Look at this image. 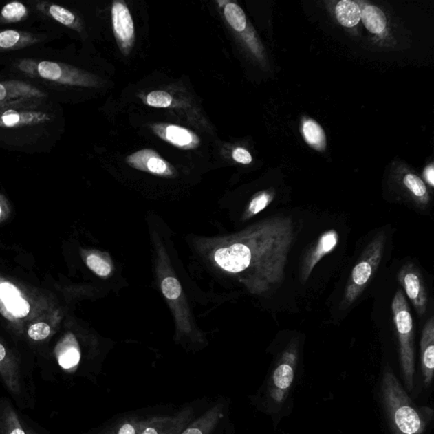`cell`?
Returning a JSON list of instances; mask_svg holds the SVG:
<instances>
[{
  "instance_id": "obj_19",
  "label": "cell",
  "mask_w": 434,
  "mask_h": 434,
  "mask_svg": "<svg viewBox=\"0 0 434 434\" xmlns=\"http://www.w3.org/2000/svg\"><path fill=\"white\" fill-rule=\"evenodd\" d=\"M224 404L211 408L181 434H210L224 415Z\"/></svg>"
},
{
  "instance_id": "obj_34",
  "label": "cell",
  "mask_w": 434,
  "mask_h": 434,
  "mask_svg": "<svg viewBox=\"0 0 434 434\" xmlns=\"http://www.w3.org/2000/svg\"><path fill=\"white\" fill-rule=\"evenodd\" d=\"M141 426L142 421L136 420V419L126 420L120 426L116 434H140Z\"/></svg>"
},
{
  "instance_id": "obj_3",
  "label": "cell",
  "mask_w": 434,
  "mask_h": 434,
  "mask_svg": "<svg viewBox=\"0 0 434 434\" xmlns=\"http://www.w3.org/2000/svg\"><path fill=\"white\" fill-rule=\"evenodd\" d=\"M0 67L38 86L59 104L73 91L100 83L96 75L69 61L62 51L46 46L0 59Z\"/></svg>"
},
{
  "instance_id": "obj_16",
  "label": "cell",
  "mask_w": 434,
  "mask_h": 434,
  "mask_svg": "<svg viewBox=\"0 0 434 434\" xmlns=\"http://www.w3.org/2000/svg\"><path fill=\"white\" fill-rule=\"evenodd\" d=\"M20 412L10 397H0V434H25Z\"/></svg>"
},
{
  "instance_id": "obj_36",
  "label": "cell",
  "mask_w": 434,
  "mask_h": 434,
  "mask_svg": "<svg viewBox=\"0 0 434 434\" xmlns=\"http://www.w3.org/2000/svg\"><path fill=\"white\" fill-rule=\"evenodd\" d=\"M232 158L235 162L248 165L252 162V156L250 153L243 148H237L232 152Z\"/></svg>"
},
{
  "instance_id": "obj_28",
  "label": "cell",
  "mask_w": 434,
  "mask_h": 434,
  "mask_svg": "<svg viewBox=\"0 0 434 434\" xmlns=\"http://www.w3.org/2000/svg\"><path fill=\"white\" fill-rule=\"evenodd\" d=\"M87 265L96 274L104 278L108 276L112 272L111 264L97 254H90L87 257Z\"/></svg>"
},
{
  "instance_id": "obj_38",
  "label": "cell",
  "mask_w": 434,
  "mask_h": 434,
  "mask_svg": "<svg viewBox=\"0 0 434 434\" xmlns=\"http://www.w3.org/2000/svg\"><path fill=\"white\" fill-rule=\"evenodd\" d=\"M1 207H0V215H1Z\"/></svg>"
},
{
  "instance_id": "obj_13",
  "label": "cell",
  "mask_w": 434,
  "mask_h": 434,
  "mask_svg": "<svg viewBox=\"0 0 434 434\" xmlns=\"http://www.w3.org/2000/svg\"><path fill=\"white\" fill-rule=\"evenodd\" d=\"M38 23L34 10L28 1L13 0L0 7V28L24 27Z\"/></svg>"
},
{
  "instance_id": "obj_21",
  "label": "cell",
  "mask_w": 434,
  "mask_h": 434,
  "mask_svg": "<svg viewBox=\"0 0 434 434\" xmlns=\"http://www.w3.org/2000/svg\"><path fill=\"white\" fill-rule=\"evenodd\" d=\"M335 14L339 23L345 28H353L359 23L362 10L356 2L342 0L335 8Z\"/></svg>"
},
{
  "instance_id": "obj_11",
  "label": "cell",
  "mask_w": 434,
  "mask_h": 434,
  "mask_svg": "<svg viewBox=\"0 0 434 434\" xmlns=\"http://www.w3.org/2000/svg\"><path fill=\"white\" fill-rule=\"evenodd\" d=\"M338 239L336 230L330 229L324 232L312 246L309 248L301 263V278L303 283L307 282L314 268L321 260L336 249Z\"/></svg>"
},
{
  "instance_id": "obj_27",
  "label": "cell",
  "mask_w": 434,
  "mask_h": 434,
  "mask_svg": "<svg viewBox=\"0 0 434 434\" xmlns=\"http://www.w3.org/2000/svg\"><path fill=\"white\" fill-rule=\"evenodd\" d=\"M273 199L274 193L272 191H262L257 193L248 206L246 217L250 218L261 213L272 202Z\"/></svg>"
},
{
  "instance_id": "obj_1",
  "label": "cell",
  "mask_w": 434,
  "mask_h": 434,
  "mask_svg": "<svg viewBox=\"0 0 434 434\" xmlns=\"http://www.w3.org/2000/svg\"><path fill=\"white\" fill-rule=\"evenodd\" d=\"M294 239L290 217L268 218L217 250L215 261L238 275L251 293L264 294L283 282Z\"/></svg>"
},
{
  "instance_id": "obj_18",
  "label": "cell",
  "mask_w": 434,
  "mask_h": 434,
  "mask_svg": "<svg viewBox=\"0 0 434 434\" xmlns=\"http://www.w3.org/2000/svg\"><path fill=\"white\" fill-rule=\"evenodd\" d=\"M395 422L399 431L403 434H418L422 428L421 418L408 404L400 406L395 411Z\"/></svg>"
},
{
  "instance_id": "obj_31",
  "label": "cell",
  "mask_w": 434,
  "mask_h": 434,
  "mask_svg": "<svg viewBox=\"0 0 434 434\" xmlns=\"http://www.w3.org/2000/svg\"><path fill=\"white\" fill-rule=\"evenodd\" d=\"M8 311L16 317H24L30 312V306L23 298L17 297L3 302Z\"/></svg>"
},
{
  "instance_id": "obj_37",
  "label": "cell",
  "mask_w": 434,
  "mask_h": 434,
  "mask_svg": "<svg viewBox=\"0 0 434 434\" xmlns=\"http://www.w3.org/2000/svg\"><path fill=\"white\" fill-rule=\"evenodd\" d=\"M424 176L426 178V182H428V184L431 186V187H433L434 186V169H433V166H429L428 167H426V169L425 170V173H424Z\"/></svg>"
},
{
  "instance_id": "obj_29",
  "label": "cell",
  "mask_w": 434,
  "mask_h": 434,
  "mask_svg": "<svg viewBox=\"0 0 434 434\" xmlns=\"http://www.w3.org/2000/svg\"><path fill=\"white\" fill-rule=\"evenodd\" d=\"M145 103L155 108H169L173 103V97L164 91H153L146 97Z\"/></svg>"
},
{
  "instance_id": "obj_24",
  "label": "cell",
  "mask_w": 434,
  "mask_h": 434,
  "mask_svg": "<svg viewBox=\"0 0 434 434\" xmlns=\"http://www.w3.org/2000/svg\"><path fill=\"white\" fill-rule=\"evenodd\" d=\"M218 5L224 7V14L228 24L231 25L233 30L236 32H243L246 30L247 19L241 7L237 5L235 2L218 1Z\"/></svg>"
},
{
  "instance_id": "obj_6",
  "label": "cell",
  "mask_w": 434,
  "mask_h": 434,
  "mask_svg": "<svg viewBox=\"0 0 434 434\" xmlns=\"http://www.w3.org/2000/svg\"><path fill=\"white\" fill-rule=\"evenodd\" d=\"M392 312L400 343L401 363L406 384L411 389L414 373V326L410 306L402 290H397L393 299Z\"/></svg>"
},
{
  "instance_id": "obj_32",
  "label": "cell",
  "mask_w": 434,
  "mask_h": 434,
  "mask_svg": "<svg viewBox=\"0 0 434 434\" xmlns=\"http://www.w3.org/2000/svg\"><path fill=\"white\" fill-rule=\"evenodd\" d=\"M20 415L21 424L23 426L25 434H54L43 426H40L39 423L32 420L29 415L23 413V412H20Z\"/></svg>"
},
{
  "instance_id": "obj_2",
  "label": "cell",
  "mask_w": 434,
  "mask_h": 434,
  "mask_svg": "<svg viewBox=\"0 0 434 434\" xmlns=\"http://www.w3.org/2000/svg\"><path fill=\"white\" fill-rule=\"evenodd\" d=\"M63 131V111L52 98H34L0 109V149L5 151L50 152Z\"/></svg>"
},
{
  "instance_id": "obj_8",
  "label": "cell",
  "mask_w": 434,
  "mask_h": 434,
  "mask_svg": "<svg viewBox=\"0 0 434 434\" xmlns=\"http://www.w3.org/2000/svg\"><path fill=\"white\" fill-rule=\"evenodd\" d=\"M45 98H51L38 86L12 73L0 71V109L21 101Z\"/></svg>"
},
{
  "instance_id": "obj_20",
  "label": "cell",
  "mask_w": 434,
  "mask_h": 434,
  "mask_svg": "<svg viewBox=\"0 0 434 434\" xmlns=\"http://www.w3.org/2000/svg\"><path fill=\"white\" fill-rule=\"evenodd\" d=\"M57 365L65 376L75 374L81 360V353L76 346H63L57 350Z\"/></svg>"
},
{
  "instance_id": "obj_14",
  "label": "cell",
  "mask_w": 434,
  "mask_h": 434,
  "mask_svg": "<svg viewBox=\"0 0 434 434\" xmlns=\"http://www.w3.org/2000/svg\"><path fill=\"white\" fill-rule=\"evenodd\" d=\"M191 409H185L175 417H159L142 421L140 434H181L188 424Z\"/></svg>"
},
{
  "instance_id": "obj_30",
  "label": "cell",
  "mask_w": 434,
  "mask_h": 434,
  "mask_svg": "<svg viewBox=\"0 0 434 434\" xmlns=\"http://www.w3.org/2000/svg\"><path fill=\"white\" fill-rule=\"evenodd\" d=\"M162 290L164 295L170 301L177 300L182 294L180 281L174 276H167L162 283Z\"/></svg>"
},
{
  "instance_id": "obj_7",
  "label": "cell",
  "mask_w": 434,
  "mask_h": 434,
  "mask_svg": "<svg viewBox=\"0 0 434 434\" xmlns=\"http://www.w3.org/2000/svg\"><path fill=\"white\" fill-rule=\"evenodd\" d=\"M28 2L39 23L49 25L62 32L69 30L82 34L81 18L69 7L46 0H28Z\"/></svg>"
},
{
  "instance_id": "obj_33",
  "label": "cell",
  "mask_w": 434,
  "mask_h": 434,
  "mask_svg": "<svg viewBox=\"0 0 434 434\" xmlns=\"http://www.w3.org/2000/svg\"><path fill=\"white\" fill-rule=\"evenodd\" d=\"M50 327L46 323H36L28 329V336L34 341H41L50 336Z\"/></svg>"
},
{
  "instance_id": "obj_25",
  "label": "cell",
  "mask_w": 434,
  "mask_h": 434,
  "mask_svg": "<svg viewBox=\"0 0 434 434\" xmlns=\"http://www.w3.org/2000/svg\"><path fill=\"white\" fill-rule=\"evenodd\" d=\"M284 362L276 368L273 381L278 388L285 389L289 388L294 379V370L290 363L294 362L295 355L292 351H287L283 356Z\"/></svg>"
},
{
  "instance_id": "obj_10",
  "label": "cell",
  "mask_w": 434,
  "mask_h": 434,
  "mask_svg": "<svg viewBox=\"0 0 434 434\" xmlns=\"http://www.w3.org/2000/svg\"><path fill=\"white\" fill-rule=\"evenodd\" d=\"M111 19L119 48L125 56H129L134 45L135 29L133 17L125 2L120 0L113 2Z\"/></svg>"
},
{
  "instance_id": "obj_26",
  "label": "cell",
  "mask_w": 434,
  "mask_h": 434,
  "mask_svg": "<svg viewBox=\"0 0 434 434\" xmlns=\"http://www.w3.org/2000/svg\"><path fill=\"white\" fill-rule=\"evenodd\" d=\"M303 133L309 144L316 149H322L325 145V134L322 127L312 120H308L303 124Z\"/></svg>"
},
{
  "instance_id": "obj_35",
  "label": "cell",
  "mask_w": 434,
  "mask_h": 434,
  "mask_svg": "<svg viewBox=\"0 0 434 434\" xmlns=\"http://www.w3.org/2000/svg\"><path fill=\"white\" fill-rule=\"evenodd\" d=\"M20 296V292L12 284L8 283L0 284V299H1L3 302Z\"/></svg>"
},
{
  "instance_id": "obj_17",
  "label": "cell",
  "mask_w": 434,
  "mask_h": 434,
  "mask_svg": "<svg viewBox=\"0 0 434 434\" xmlns=\"http://www.w3.org/2000/svg\"><path fill=\"white\" fill-rule=\"evenodd\" d=\"M423 371L426 376V384L432 380L434 368V320L431 317L425 324L421 340Z\"/></svg>"
},
{
  "instance_id": "obj_22",
  "label": "cell",
  "mask_w": 434,
  "mask_h": 434,
  "mask_svg": "<svg viewBox=\"0 0 434 434\" xmlns=\"http://www.w3.org/2000/svg\"><path fill=\"white\" fill-rule=\"evenodd\" d=\"M403 184L411 193V198L419 206H426L429 203V195L425 182L413 173H408L403 178Z\"/></svg>"
},
{
  "instance_id": "obj_12",
  "label": "cell",
  "mask_w": 434,
  "mask_h": 434,
  "mask_svg": "<svg viewBox=\"0 0 434 434\" xmlns=\"http://www.w3.org/2000/svg\"><path fill=\"white\" fill-rule=\"evenodd\" d=\"M129 166L145 173L164 177H173L176 171L169 162L153 149H144L133 153L127 158Z\"/></svg>"
},
{
  "instance_id": "obj_23",
  "label": "cell",
  "mask_w": 434,
  "mask_h": 434,
  "mask_svg": "<svg viewBox=\"0 0 434 434\" xmlns=\"http://www.w3.org/2000/svg\"><path fill=\"white\" fill-rule=\"evenodd\" d=\"M365 27L373 34H381L384 30L387 19L384 12L377 6H367L362 10L360 14Z\"/></svg>"
},
{
  "instance_id": "obj_15",
  "label": "cell",
  "mask_w": 434,
  "mask_h": 434,
  "mask_svg": "<svg viewBox=\"0 0 434 434\" xmlns=\"http://www.w3.org/2000/svg\"><path fill=\"white\" fill-rule=\"evenodd\" d=\"M151 127L157 136L177 148L193 149L200 144L199 137L185 127L160 123L154 124Z\"/></svg>"
},
{
  "instance_id": "obj_5",
  "label": "cell",
  "mask_w": 434,
  "mask_h": 434,
  "mask_svg": "<svg viewBox=\"0 0 434 434\" xmlns=\"http://www.w3.org/2000/svg\"><path fill=\"white\" fill-rule=\"evenodd\" d=\"M386 243L384 232L378 233L364 250L354 266L346 284L343 305L347 308L357 301L373 279L384 255Z\"/></svg>"
},
{
  "instance_id": "obj_9",
  "label": "cell",
  "mask_w": 434,
  "mask_h": 434,
  "mask_svg": "<svg viewBox=\"0 0 434 434\" xmlns=\"http://www.w3.org/2000/svg\"><path fill=\"white\" fill-rule=\"evenodd\" d=\"M398 281L412 305H414L418 316H424L428 297L420 270L414 264H406L400 270Z\"/></svg>"
},
{
  "instance_id": "obj_4",
  "label": "cell",
  "mask_w": 434,
  "mask_h": 434,
  "mask_svg": "<svg viewBox=\"0 0 434 434\" xmlns=\"http://www.w3.org/2000/svg\"><path fill=\"white\" fill-rule=\"evenodd\" d=\"M63 34L58 29L43 23L24 27L0 28V59L24 51L45 47Z\"/></svg>"
}]
</instances>
